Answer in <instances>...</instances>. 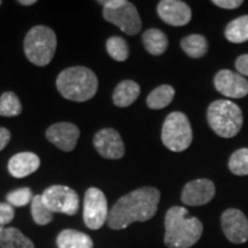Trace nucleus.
<instances>
[{"label":"nucleus","instance_id":"bb28decb","mask_svg":"<svg viewBox=\"0 0 248 248\" xmlns=\"http://www.w3.org/2000/svg\"><path fill=\"white\" fill-rule=\"evenodd\" d=\"M229 169L237 176L248 175V148H240L231 155Z\"/></svg>","mask_w":248,"mask_h":248},{"label":"nucleus","instance_id":"a211bd4d","mask_svg":"<svg viewBox=\"0 0 248 248\" xmlns=\"http://www.w3.org/2000/svg\"><path fill=\"white\" fill-rule=\"evenodd\" d=\"M59 248H93V241L86 233L66 229L61 231L57 238Z\"/></svg>","mask_w":248,"mask_h":248},{"label":"nucleus","instance_id":"9d476101","mask_svg":"<svg viewBox=\"0 0 248 248\" xmlns=\"http://www.w3.org/2000/svg\"><path fill=\"white\" fill-rule=\"evenodd\" d=\"M222 230L233 244H244L248 240V218L239 209H226L221 217Z\"/></svg>","mask_w":248,"mask_h":248},{"label":"nucleus","instance_id":"7c9ffc66","mask_svg":"<svg viewBox=\"0 0 248 248\" xmlns=\"http://www.w3.org/2000/svg\"><path fill=\"white\" fill-rule=\"evenodd\" d=\"M235 68H237L238 74H240L244 77H248V54H243L238 57L235 60Z\"/></svg>","mask_w":248,"mask_h":248},{"label":"nucleus","instance_id":"f704fd0d","mask_svg":"<svg viewBox=\"0 0 248 248\" xmlns=\"http://www.w3.org/2000/svg\"><path fill=\"white\" fill-rule=\"evenodd\" d=\"M4 230H5V228L2 225H0V238H1V235H2V233H4Z\"/></svg>","mask_w":248,"mask_h":248},{"label":"nucleus","instance_id":"5701e85b","mask_svg":"<svg viewBox=\"0 0 248 248\" xmlns=\"http://www.w3.org/2000/svg\"><path fill=\"white\" fill-rule=\"evenodd\" d=\"M225 37L229 42L240 44L248 40V15L235 18L225 28Z\"/></svg>","mask_w":248,"mask_h":248},{"label":"nucleus","instance_id":"c9c22d12","mask_svg":"<svg viewBox=\"0 0 248 248\" xmlns=\"http://www.w3.org/2000/svg\"><path fill=\"white\" fill-rule=\"evenodd\" d=\"M0 5H1V1H0Z\"/></svg>","mask_w":248,"mask_h":248},{"label":"nucleus","instance_id":"7ed1b4c3","mask_svg":"<svg viewBox=\"0 0 248 248\" xmlns=\"http://www.w3.org/2000/svg\"><path fill=\"white\" fill-rule=\"evenodd\" d=\"M57 88L62 97L68 100L88 101L98 91V78L89 68L70 67L59 74Z\"/></svg>","mask_w":248,"mask_h":248},{"label":"nucleus","instance_id":"423d86ee","mask_svg":"<svg viewBox=\"0 0 248 248\" xmlns=\"http://www.w3.org/2000/svg\"><path fill=\"white\" fill-rule=\"evenodd\" d=\"M161 139L164 146L170 151L187 150L193 140V132L187 116L181 111L170 113L164 120Z\"/></svg>","mask_w":248,"mask_h":248},{"label":"nucleus","instance_id":"6e6552de","mask_svg":"<svg viewBox=\"0 0 248 248\" xmlns=\"http://www.w3.org/2000/svg\"><path fill=\"white\" fill-rule=\"evenodd\" d=\"M107 199L104 192L97 187H90L84 195V208L83 218L85 225L91 230H98L108 221Z\"/></svg>","mask_w":248,"mask_h":248},{"label":"nucleus","instance_id":"473e14b6","mask_svg":"<svg viewBox=\"0 0 248 248\" xmlns=\"http://www.w3.org/2000/svg\"><path fill=\"white\" fill-rule=\"evenodd\" d=\"M98 2L104 6V8L106 9H115L121 7L125 2V0H102V1Z\"/></svg>","mask_w":248,"mask_h":248},{"label":"nucleus","instance_id":"f8f14e48","mask_svg":"<svg viewBox=\"0 0 248 248\" xmlns=\"http://www.w3.org/2000/svg\"><path fill=\"white\" fill-rule=\"evenodd\" d=\"M93 145L99 154L105 159L117 160L125 153L123 140L116 130L106 128L95 133Z\"/></svg>","mask_w":248,"mask_h":248},{"label":"nucleus","instance_id":"aec40b11","mask_svg":"<svg viewBox=\"0 0 248 248\" xmlns=\"http://www.w3.org/2000/svg\"><path fill=\"white\" fill-rule=\"evenodd\" d=\"M181 47L190 58H202L208 52V40L202 35H188L181 40Z\"/></svg>","mask_w":248,"mask_h":248},{"label":"nucleus","instance_id":"1a4fd4ad","mask_svg":"<svg viewBox=\"0 0 248 248\" xmlns=\"http://www.w3.org/2000/svg\"><path fill=\"white\" fill-rule=\"evenodd\" d=\"M105 20L108 22L115 24L126 35L133 36L137 35L141 30V20L139 16L137 8L132 2L126 1L119 8L106 9L104 8Z\"/></svg>","mask_w":248,"mask_h":248},{"label":"nucleus","instance_id":"dca6fc26","mask_svg":"<svg viewBox=\"0 0 248 248\" xmlns=\"http://www.w3.org/2000/svg\"><path fill=\"white\" fill-rule=\"evenodd\" d=\"M40 166L38 155L31 152H21L8 161V171L15 178H24L37 171Z\"/></svg>","mask_w":248,"mask_h":248},{"label":"nucleus","instance_id":"c756f323","mask_svg":"<svg viewBox=\"0 0 248 248\" xmlns=\"http://www.w3.org/2000/svg\"><path fill=\"white\" fill-rule=\"evenodd\" d=\"M213 4L224 9H235L244 4L243 0H213Z\"/></svg>","mask_w":248,"mask_h":248},{"label":"nucleus","instance_id":"4468645a","mask_svg":"<svg viewBox=\"0 0 248 248\" xmlns=\"http://www.w3.org/2000/svg\"><path fill=\"white\" fill-rule=\"evenodd\" d=\"M157 14L169 26L183 27L192 18L190 6L179 0H162L157 5Z\"/></svg>","mask_w":248,"mask_h":248},{"label":"nucleus","instance_id":"cd10ccee","mask_svg":"<svg viewBox=\"0 0 248 248\" xmlns=\"http://www.w3.org/2000/svg\"><path fill=\"white\" fill-rule=\"evenodd\" d=\"M32 199V192H31L29 187L16 188V190L11 191L7 195H6L7 203H9L13 207H24L29 202H31Z\"/></svg>","mask_w":248,"mask_h":248},{"label":"nucleus","instance_id":"72a5a7b5","mask_svg":"<svg viewBox=\"0 0 248 248\" xmlns=\"http://www.w3.org/2000/svg\"><path fill=\"white\" fill-rule=\"evenodd\" d=\"M18 4L24 5V6H30L36 4V0H18Z\"/></svg>","mask_w":248,"mask_h":248},{"label":"nucleus","instance_id":"20e7f679","mask_svg":"<svg viewBox=\"0 0 248 248\" xmlns=\"http://www.w3.org/2000/svg\"><path fill=\"white\" fill-rule=\"evenodd\" d=\"M207 120L213 131L222 138L237 136L244 122L240 107L230 100L212 102L207 110Z\"/></svg>","mask_w":248,"mask_h":248},{"label":"nucleus","instance_id":"f257e3e1","mask_svg":"<svg viewBox=\"0 0 248 248\" xmlns=\"http://www.w3.org/2000/svg\"><path fill=\"white\" fill-rule=\"evenodd\" d=\"M160 198V191L151 186L123 195L109 210L108 225L113 230H123L131 223L148 221L156 214Z\"/></svg>","mask_w":248,"mask_h":248},{"label":"nucleus","instance_id":"2f4dec72","mask_svg":"<svg viewBox=\"0 0 248 248\" xmlns=\"http://www.w3.org/2000/svg\"><path fill=\"white\" fill-rule=\"evenodd\" d=\"M11 131L8 129L0 126V152L7 146L9 140H11Z\"/></svg>","mask_w":248,"mask_h":248},{"label":"nucleus","instance_id":"b1692460","mask_svg":"<svg viewBox=\"0 0 248 248\" xmlns=\"http://www.w3.org/2000/svg\"><path fill=\"white\" fill-rule=\"evenodd\" d=\"M22 113V104L14 92H5L0 97V115L14 117Z\"/></svg>","mask_w":248,"mask_h":248},{"label":"nucleus","instance_id":"a878e982","mask_svg":"<svg viewBox=\"0 0 248 248\" xmlns=\"http://www.w3.org/2000/svg\"><path fill=\"white\" fill-rule=\"evenodd\" d=\"M106 48L108 54L116 61H125L129 57V46L120 36L110 37L106 43Z\"/></svg>","mask_w":248,"mask_h":248},{"label":"nucleus","instance_id":"9b49d317","mask_svg":"<svg viewBox=\"0 0 248 248\" xmlns=\"http://www.w3.org/2000/svg\"><path fill=\"white\" fill-rule=\"evenodd\" d=\"M214 85L221 94L240 99L248 94V80L240 74L229 69L219 70L214 78Z\"/></svg>","mask_w":248,"mask_h":248},{"label":"nucleus","instance_id":"412c9836","mask_svg":"<svg viewBox=\"0 0 248 248\" xmlns=\"http://www.w3.org/2000/svg\"><path fill=\"white\" fill-rule=\"evenodd\" d=\"M175 97V90L171 85H160L148 94L146 104L151 109H162L171 104Z\"/></svg>","mask_w":248,"mask_h":248},{"label":"nucleus","instance_id":"393cba45","mask_svg":"<svg viewBox=\"0 0 248 248\" xmlns=\"http://www.w3.org/2000/svg\"><path fill=\"white\" fill-rule=\"evenodd\" d=\"M31 215L38 225H46L53 221V213L46 207L42 195H35L31 201Z\"/></svg>","mask_w":248,"mask_h":248},{"label":"nucleus","instance_id":"ddd939ff","mask_svg":"<svg viewBox=\"0 0 248 248\" xmlns=\"http://www.w3.org/2000/svg\"><path fill=\"white\" fill-rule=\"evenodd\" d=\"M215 193V184L210 179H194L188 182L183 188L182 201L186 206H202L210 202Z\"/></svg>","mask_w":248,"mask_h":248},{"label":"nucleus","instance_id":"2eb2a0df","mask_svg":"<svg viewBox=\"0 0 248 248\" xmlns=\"http://www.w3.org/2000/svg\"><path fill=\"white\" fill-rule=\"evenodd\" d=\"M79 135L75 124L68 122L55 123L46 131V138L63 152H71L76 147Z\"/></svg>","mask_w":248,"mask_h":248},{"label":"nucleus","instance_id":"f03ea898","mask_svg":"<svg viewBox=\"0 0 248 248\" xmlns=\"http://www.w3.org/2000/svg\"><path fill=\"white\" fill-rule=\"evenodd\" d=\"M164 244L168 248H190L199 241L203 225L199 218L188 215L184 207L173 206L164 218Z\"/></svg>","mask_w":248,"mask_h":248},{"label":"nucleus","instance_id":"4be33fe9","mask_svg":"<svg viewBox=\"0 0 248 248\" xmlns=\"http://www.w3.org/2000/svg\"><path fill=\"white\" fill-rule=\"evenodd\" d=\"M1 248H35L32 241L24 235L18 229L5 228L4 233L0 238Z\"/></svg>","mask_w":248,"mask_h":248},{"label":"nucleus","instance_id":"0eeeda50","mask_svg":"<svg viewBox=\"0 0 248 248\" xmlns=\"http://www.w3.org/2000/svg\"><path fill=\"white\" fill-rule=\"evenodd\" d=\"M42 199L52 213L75 215L79 208V197L73 188L64 185L49 186L43 192Z\"/></svg>","mask_w":248,"mask_h":248},{"label":"nucleus","instance_id":"39448f33","mask_svg":"<svg viewBox=\"0 0 248 248\" xmlns=\"http://www.w3.org/2000/svg\"><path fill=\"white\" fill-rule=\"evenodd\" d=\"M28 60L36 66H47L57 49V36L51 28L36 26L29 30L23 43Z\"/></svg>","mask_w":248,"mask_h":248},{"label":"nucleus","instance_id":"c85d7f7f","mask_svg":"<svg viewBox=\"0 0 248 248\" xmlns=\"http://www.w3.org/2000/svg\"><path fill=\"white\" fill-rule=\"evenodd\" d=\"M15 210L9 203L0 202V225L9 224L14 219Z\"/></svg>","mask_w":248,"mask_h":248},{"label":"nucleus","instance_id":"6ab92c4d","mask_svg":"<svg viewBox=\"0 0 248 248\" xmlns=\"http://www.w3.org/2000/svg\"><path fill=\"white\" fill-rule=\"evenodd\" d=\"M142 43L148 53L161 55L168 48V38L160 29H148L142 35Z\"/></svg>","mask_w":248,"mask_h":248},{"label":"nucleus","instance_id":"f3484780","mask_svg":"<svg viewBox=\"0 0 248 248\" xmlns=\"http://www.w3.org/2000/svg\"><path fill=\"white\" fill-rule=\"evenodd\" d=\"M140 94V86L135 80L125 79L116 85L113 93V102L117 107H129Z\"/></svg>","mask_w":248,"mask_h":248}]
</instances>
